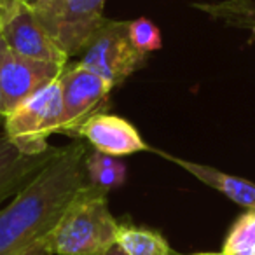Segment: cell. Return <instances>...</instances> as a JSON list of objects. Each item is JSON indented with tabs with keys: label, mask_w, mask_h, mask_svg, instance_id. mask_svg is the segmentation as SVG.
<instances>
[{
	"label": "cell",
	"mask_w": 255,
	"mask_h": 255,
	"mask_svg": "<svg viewBox=\"0 0 255 255\" xmlns=\"http://www.w3.org/2000/svg\"><path fill=\"white\" fill-rule=\"evenodd\" d=\"M25 2L26 0H0V35L4 32L5 25L18 14Z\"/></svg>",
	"instance_id": "obj_17"
},
{
	"label": "cell",
	"mask_w": 255,
	"mask_h": 255,
	"mask_svg": "<svg viewBox=\"0 0 255 255\" xmlns=\"http://www.w3.org/2000/svg\"><path fill=\"white\" fill-rule=\"evenodd\" d=\"M19 255H53V254H51L49 243H47V236L42 238L40 241H37L35 245H32L28 250H25L23 254H19Z\"/></svg>",
	"instance_id": "obj_19"
},
{
	"label": "cell",
	"mask_w": 255,
	"mask_h": 255,
	"mask_svg": "<svg viewBox=\"0 0 255 255\" xmlns=\"http://www.w3.org/2000/svg\"><path fill=\"white\" fill-rule=\"evenodd\" d=\"M67 65L25 58L7 47L2 61V100L5 117L47 84L61 77Z\"/></svg>",
	"instance_id": "obj_7"
},
{
	"label": "cell",
	"mask_w": 255,
	"mask_h": 255,
	"mask_svg": "<svg viewBox=\"0 0 255 255\" xmlns=\"http://www.w3.org/2000/svg\"><path fill=\"white\" fill-rule=\"evenodd\" d=\"M63 147H51L42 154H25L4 135H0V206L25 189Z\"/></svg>",
	"instance_id": "obj_10"
},
{
	"label": "cell",
	"mask_w": 255,
	"mask_h": 255,
	"mask_svg": "<svg viewBox=\"0 0 255 255\" xmlns=\"http://www.w3.org/2000/svg\"><path fill=\"white\" fill-rule=\"evenodd\" d=\"M116 243L128 255H173L163 234L131 224H119Z\"/></svg>",
	"instance_id": "obj_13"
},
{
	"label": "cell",
	"mask_w": 255,
	"mask_h": 255,
	"mask_svg": "<svg viewBox=\"0 0 255 255\" xmlns=\"http://www.w3.org/2000/svg\"><path fill=\"white\" fill-rule=\"evenodd\" d=\"M7 53V44H5L4 37L0 35V128L5 123V112H4V100H2V61Z\"/></svg>",
	"instance_id": "obj_18"
},
{
	"label": "cell",
	"mask_w": 255,
	"mask_h": 255,
	"mask_svg": "<svg viewBox=\"0 0 255 255\" xmlns=\"http://www.w3.org/2000/svg\"><path fill=\"white\" fill-rule=\"evenodd\" d=\"M222 252L226 255H255V212L248 210L233 224Z\"/></svg>",
	"instance_id": "obj_15"
},
{
	"label": "cell",
	"mask_w": 255,
	"mask_h": 255,
	"mask_svg": "<svg viewBox=\"0 0 255 255\" xmlns=\"http://www.w3.org/2000/svg\"><path fill=\"white\" fill-rule=\"evenodd\" d=\"M37 19L67 58L81 56L105 21V0H30Z\"/></svg>",
	"instance_id": "obj_3"
},
{
	"label": "cell",
	"mask_w": 255,
	"mask_h": 255,
	"mask_svg": "<svg viewBox=\"0 0 255 255\" xmlns=\"http://www.w3.org/2000/svg\"><path fill=\"white\" fill-rule=\"evenodd\" d=\"M75 136L91 143L98 152L114 157L152 150L129 121L107 112H98L89 117L77 129Z\"/></svg>",
	"instance_id": "obj_8"
},
{
	"label": "cell",
	"mask_w": 255,
	"mask_h": 255,
	"mask_svg": "<svg viewBox=\"0 0 255 255\" xmlns=\"http://www.w3.org/2000/svg\"><path fill=\"white\" fill-rule=\"evenodd\" d=\"M192 7L206 12L210 18L233 28L250 30V40H255V0H220V2H194Z\"/></svg>",
	"instance_id": "obj_12"
},
{
	"label": "cell",
	"mask_w": 255,
	"mask_h": 255,
	"mask_svg": "<svg viewBox=\"0 0 255 255\" xmlns=\"http://www.w3.org/2000/svg\"><path fill=\"white\" fill-rule=\"evenodd\" d=\"M145 61L147 54L136 49L129 39V21L105 18L81 53L77 65L102 77L114 89Z\"/></svg>",
	"instance_id": "obj_5"
},
{
	"label": "cell",
	"mask_w": 255,
	"mask_h": 255,
	"mask_svg": "<svg viewBox=\"0 0 255 255\" xmlns=\"http://www.w3.org/2000/svg\"><path fill=\"white\" fill-rule=\"evenodd\" d=\"M2 37L9 49L25 58L68 65V58L65 56V53L53 42V39L39 23L30 5V0H26L18 14L5 25Z\"/></svg>",
	"instance_id": "obj_9"
},
{
	"label": "cell",
	"mask_w": 255,
	"mask_h": 255,
	"mask_svg": "<svg viewBox=\"0 0 255 255\" xmlns=\"http://www.w3.org/2000/svg\"><path fill=\"white\" fill-rule=\"evenodd\" d=\"M152 152L159 154L161 157L171 161L177 166L184 168L185 171H189L191 175H194L198 180H201L203 184L210 185L215 191L222 192L224 196L234 201L236 205L243 206V208L254 210L255 212V184L245 180V178L240 177H233V175H227L224 171H219L212 166H206V164H198L192 163V161L187 159H180L177 156H171L168 152H163V150H156L152 149Z\"/></svg>",
	"instance_id": "obj_11"
},
{
	"label": "cell",
	"mask_w": 255,
	"mask_h": 255,
	"mask_svg": "<svg viewBox=\"0 0 255 255\" xmlns=\"http://www.w3.org/2000/svg\"><path fill=\"white\" fill-rule=\"evenodd\" d=\"M129 39H131L133 46L136 49H140L145 54L157 51L163 46L159 28L147 18H138L135 21H129Z\"/></svg>",
	"instance_id": "obj_16"
},
{
	"label": "cell",
	"mask_w": 255,
	"mask_h": 255,
	"mask_svg": "<svg viewBox=\"0 0 255 255\" xmlns=\"http://www.w3.org/2000/svg\"><path fill=\"white\" fill-rule=\"evenodd\" d=\"M117 231L109 192L86 184L47 234V243L53 255H100L117 241Z\"/></svg>",
	"instance_id": "obj_2"
},
{
	"label": "cell",
	"mask_w": 255,
	"mask_h": 255,
	"mask_svg": "<svg viewBox=\"0 0 255 255\" xmlns=\"http://www.w3.org/2000/svg\"><path fill=\"white\" fill-rule=\"evenodd\" d=\"M61 117V81L56 79L5 117L4 133L21 152L42 154L51 149L47 138L60 131Z\"/></svg>",
	"instance_id": "obj_4"
},
{
	"label": "cell",
	"mask_w": 255,
	"mask_h": 255,
	"mask_svg": "<svg viewBox=\"0 0 255 255\" xmlns=\"http://www.w3.org/2000/svg\"><path fill=\"white\" fill-rule=\"evenodd\" d=\"M88 147L75 138L0 208V255H19L46 238L79 191L88 184Z\"/></svg>",
	"instance_id": "obj_1"
},
{
	"label": "cell",
	"mask_w": 255,
	"mask_h": 255,
	"mask_svg": "<svg viewBox=\"0 0 255 255\" xmlns=\"http://www.w3.org/2000/svg\"><path fill=\"white\" fill-rule=\"evenodd\" d=\"M86 173H88L89 185L110 192L112 189H117L124 184L126 164L117 157L95 150V152H88L86 156Z\"/></svg>",
	"instance_id": "obj_14"
},
{
	"label": "cell",
	"mask_w": 255,
	"mask_h": 255,
	"mask_svg": "<svg viewBox=\"0 0 255 255\" xmlns=\"http://www.w3.org/2000/svg\"><path fill=\"white\" fill-rule=\"evenodd\" d=\"M63 96V117L58 133L75 136L77 129L109 103V84L81 65H67L60 77Z\"/></svg>",
	"instance_id": "obj_6"
},
{
	"label": "cell",
	"mask_w": 255,
	"mask_h": 255,
	"mask_svg": "<svg viewBox=\"0 0 255 255\" xmlns=\"http://www.w3.org/2000/svg\"><path fill=\"white\" fill-rule=\"evenodd\" d=\"M100 255H128V254L123 250V248L119 247V245H117V243H114L112 247H109L105 252H102V254H100Z\"/></svg>",
	"instance_id": "obj_20"
},
{
	"label": "cell",
	"mask_w": 255,
	"mask_h": 255,
	"mask_svg": "<svg viewBox=\"0 0 255 255\" xmlns=\"http://www.w3.org/2000/svg\"><path fill=\"white\" fill-rule=\"evenodd\" d=\"M194 255H226L224 252H219V254H215V252H208V254H194Z\"/></svg>",
	"instance_id": "obj_21"
}]
</instances>
